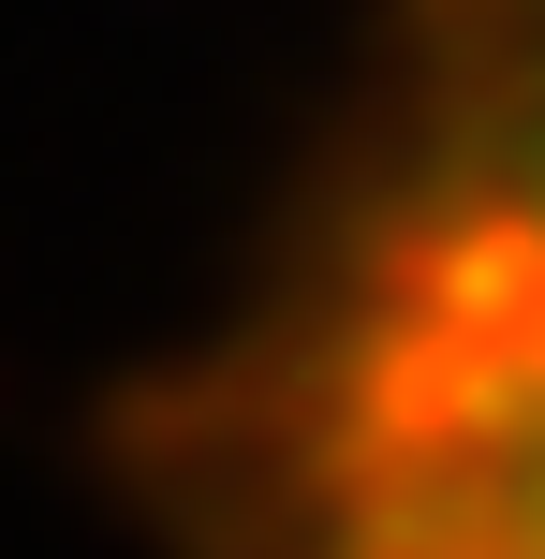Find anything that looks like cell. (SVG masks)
I'll return each mask as SVG.
<instances>
[{
	"label": "cell",
	"mask_w": 545,
	"mask_h": 559,
	"mask_svg": "<svg viewBox=\"0 0 545 559\" xmlns=\"http://www.w3.org/2000/svg\"><path fill=\"white\" fill-rule=\"evenodd\" d=\"M324 559H545V104L383 222L310 397Z\"/></svg>",
	"instance_id": "cell-1"
}]
</instances>
